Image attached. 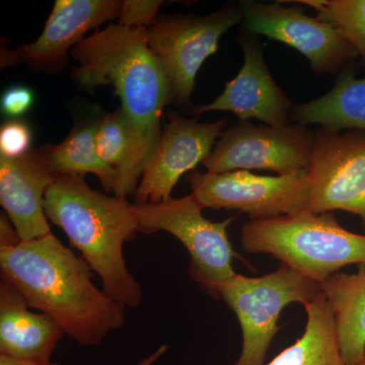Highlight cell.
Returning <instances> with one entry per match:
<instances>
[{
    "instance_id": "8",
    "label": "cell",
    "mask_w": 365,
    "mask_h": 365,
    "mask_svg": "<svg viewBox=\"0 0 365 365\" xmlns=\"http://www.w3.org/2000/svg\"><path fill=\"white\" fill-rule=\"evenodd\" d=\"M203 209L248 213L251 220L299 212L309 199L307 170L283 176H259L249 170L210 174L197 170L185 177Z\"/></svg>"
},
{
    "instance_id": "24",
    "label": "cell",
    "mask_w": 365,
    "mask_h": 365,
    "mask_svg": "<svg viewBox=\"0 0 365 365\" xmlns=\"http://www.w3.org/2000/svg\"><path fill=\"white\" fill-rule=\"evenodd\" d=\"M162 4V1L153 0H126L118 18V25L148 30L157 23L158 9Z\"/></svg>"
},
{
    "instance_id": "13",
    "label": "cell",
    "mask_w": 365,
    "mask_h": 365,
    "mask_svg": "<svg viewBox=\"0 0 365 365\" xmlns=\"http://www.w3.org/2000/svg\"><path fill=\"white\" fill-rule=\"evenodd\" d=\"M240 43L245 55L241 71L228 81L220 97L210 104L196 108L192 114L232 112L240 122L257 119L268 126H287L292 102L271 76L264 59L263 46L258 38L251 35L242 36Z\"/></svg>"
},
{
    "instance_id": "20",
    "label": "cell",
    "mask_w": 365,
    "mask_h": 365,
    "mask_svg": "<svg viewBox=\"0 0 365 365\" xmlns=\"http://www.w3.org/2000/svg\"><path fill=\"white\" fill-rule=\"evenodd\" d=\"M98 122L76 127L62 143L40 150L50 169L57 176L96 175L107 192H114L116 170L98 157L95 135Z\"/></svg>"
},
{
    "instance_id": "16",
    "label": "cell",
    "mask_w": 365,
    "mask_h": 365,
    "mask_svg": "<svg viewBox=\"0 0 365 365\" xmlns=\"http://www.w3.org/2000/svg\"><path fill=\"white\" fill-rule=\"evenodd\" d=\"M66 335L44 313L31 311L25 297L1 277L0 280V355L9 359L48 364Z\"/></svg>"
},
{
    "instance_id": "3",
    "label": "cell",
    "mask_w": 365,
    "mask_h": 365,
    "mask_svg": "<svg viewBox=\"0 0 365 365\" xmlns=\"http://www.w3.org/2000/svg\"><path fill=\"white\" fill-rule=\"evenodd\" d=\"M44 210L98 274L108 297L126 309L140 306L143 287L127 267L123 252L125 242L139 232L136 204L91 189L83 177L60 175L46 192Z\"/></svg>"
},
{
    "instance_id": "27",
    "label": "cell",
    "mask_w": 365,
    "mask_h": 365,
    "mask_svg": "<svg viewBox=\"0 0 365 365\" xmlns=\"http://www.w3.org/2000/svg\"><path fill=\"white\" fill-rule=\"evenodd\" d=\"M168 349H169V346L167 344L158 346L155 351L150 353V354L143 357V359L139 360L135 365H155L167 353Z\"/></svg>"
},
{
    "instance_id": "23",
    "label": "cell",
    "mask_w": 365,
    "mask_h": 365,
    "mask_svg": "<svg viewBox=\"0 0 365 365\" xmlns=\"http://www.w3.org/2000/svg\"><path fill=\"white\" fill-rule=\"evenodd\" d=\"M32 130L21 120H11L0 129V157L18 158L26 155L32 145Z\"/></svg>"
},
{
    "instance_id": "10",
    "label": "cell",
    "mask_w": 365,
    "mask_h": 365,
    "mask_svg": "<svg viewBox=\"0 0 365 365\" xmlns=\"http://www.w3.org/2000/svg\"><path fill=\"white\" fill-rule=\"evenodd\" d=\"M313 146L314 133L302 125L240 122L223 132L202 163L210 174L265 170L283 176L307 170Z\"/></svg>"
},
{
    "instance_id": "28",
    "label": "cell",
    "mask_w": 365,
    "mask_h": 365,
    "mask_svg": "<svg viewBox=\"0 0 365 365\" xmlns=\"http://www.w3.org/2000/svg\"><path fill=\"white\" fill-rule=\"evenodd\" d=\"M0 365H62L59 362H50L48 364H36L31 362L20 361V360L9 359V357L0 355Z\"/></svg>"
},
{
    "instance_id": "25",
    "label": "cell",
    "mask_w": 365,
    "mask_h": 365,
    "mask_svg": "<svg viewBox=\"0 0 365 365\" xmlns=\"http://www.w3.org/2000/svg\"><path fill=\"white\" fill-rule=\"evenodd\" d=\"M35 102V96L30 88L25 86H14L2 93L1 111L4 116L13 120L23 117L30 111Z\"/></svg>"
},
{
    "instance_id": "4",
    "label": "cell",
    "mask_w": 365,
    "mask_h": 365,
    "mask_svg": "<svg viewBox=\"0 0 365 365\" xmlns=\"http://www.w3.org/2000/svg\"><path fill=\"white\" fill-rule=\"evenodd\" d=\"M241 244L247 253L271 255L319 284L346 266L365 264V235L341 227L332 212L300 210L250 220L242 227Z\"/></svg>"
},
{
    "instance_id": "7",
    "label": "cell",
    "mask_w": 365,
    "mask_h": 365,
    "mask_svg": "<svg viewBox=\"0 0 365 365\" xmlns=\"http://www.w3.org/2000/svg\"><path fill=\"white\" fill-rule=\"evenodd\" d=\"M241 21V6L227 4L207 16H163L148 29V45L169 78L170 102L189 104L199 69Z\"/></svg>"
},
{
    "instance_id": "11",
    "label": "cell",
    "mask_w": 365,
    "mask_h": 365,
    "mask_svg": "<svg viewBox=\"0 0 365 365\" xmlns=\"http://www.w3.org/2000/svg\"><path fill=\"white\" fill-rule=\"evenodd\" d=\"M242 23L251 35H263L294 48L318 74L336 73L359 56L332 25L311 18L297 6L242 1Z\"/></svg>"
},
{
    "instance_id": "29",
    "label": "cell",
    "mask_w": 365,
    "mask_h": 365,
    "mask_svg": "<svg viewBox=\"0 0 365 365\" xmlns=\"http://www.w3.org/2000/svg\"><path fill=\"white\" fill-rule=\"evenodd\" d=\"M359 365H365V362H364V364H359Z\"/></svg>"
},
{
    "instance_id": "12",
    "label": "cell",
    "mask_w": 365,
    "mask_h": 365,
    "mask_svg": "<svg viewBox=\"0 0 365 365\" xmlns=\"http://www.w3.org/2000/svg\"><path fill=\"white\" fill-rule=\"evenodd\" d=\"M227 120L207 123L198 118L170 113L153 157L135 191L136 204L160 203L172 198L175 186L210 155Z\"/></svg>"
},
{
    "instance_id": "26",
    "label": "cell",
    "mask_w": 365,
    "mask_h": 365,
    "mask_svg": "<svg viewBox=\"0 0 365 365\" xmlns=\"http://www.w3.org/2000/svg\"><path fill=\"white\" fill-rule=\"evenodd\" d=\"M20 242L18 232L9 216L2 215L0 217V248L14 246Z\"/></svg>"
},
{
    "instance_id": "17",
    "label": "cell",
    "mask_w": 365,
    "mask_h": 365,
    "mask_svg": "<svg viewBox=\"0 0 365 365\" xmlns=\"http://www.w3.org/2000/svg\"><path fill=\"white\" fill-rule=\"evenodd\" d=\"M335 319L346 365L365 362V264L354 274L336 273L321 284Z\"/></svg>"
},
{
    "instance_id": "1",
    "label": "cell",
    "mask_w": 365,
    "mask_h": 365,
    "mask_svg": "<svg viewBox=\"0 0 365 365\" xmlns=\"http://www.w3.org/2000/svg\"><path fill=\"white\" fill-rule=\"evenodd\" d=\"M72 56L79 62L73 78L81 88L93 91L111 86L121 101L130 148L116 172L114 193L131 195L162 135L160 120L170 102L169 78L148 45L146 29L111 24L81 40Z\"/></svg>"
},
{
    "instance_id": "5",
    "label": "cell",
    "mask_w": 365,
    "mask_h": 365,
    "mask_svg": "<svg viewBox=\"0 0 365 365\" xmlns=\"http://www.w3.org/2000/svg\"><path fill=\"white\" fill-rule=\"evenodd\" d=\"M322 294L319 283L284 264L260 277L235 273L220 287V297L237 316L242 329L241 354L234 365H265L278 319L290 304H306Z\"/></svg>"
},
{
    "instance_id": "14",
    "label": "cell",
    "mask_w": 365,
    "mask_h": 365,
    "mask_svg": "<svg viewBox=\"0 0 365 365\" xmlns=\"http://www.w3.org/2000/svg\"><path fill=\"white\" fill-rule=\"evenodd\" d=\"M56 177L40 150L18 158L0 157V203L21 241L51 234L44 200Z\"/></svg>"
},
{
    "instance_id": "2",
    "label": "cell",
    "mask_w": 365,
    "mask_h": 365,
    "mask_svg": "<svg viewBox=\"0 0 365 365\" xmlns=\"http://www.w3.org/2000/svg\"><path fill=\"white\" fill-rule=\"evenodd\" d=\"M0 269L29 307L51 317L83 347L100 345L126 324V307L93 284L85 259L52 232L0 248Z\"/></svg>"
},
{
    "instance_id": "22",
    "label": "cell",
    "mask_w": 365,
    "mask_h": 365,
    "mask_svg": "<svg viewBox=\"0 0 365 365\" xmlns=\"http://www.w3.org/2000/svg\"><path fill=\"white\" fill-rule=\"evenodd\" d=\"M95 143L101 160L117 172L130 148L128 125L121 108L98 121Z\"/></svg>"
},
{
    "instance_id": "21",
    "label": "cell",
    "mask_w": 365,
    "mask_h": 365,
    "mask_svg": "<svg viewBox=\"0 0 365 365\" xmlns=\"http://www.w3.org/2000/svg\"><path fill=\"white\" fill-rule=\"evenodd\" d=\"M317 18L335 26L365 62V0H299Z\"/></svg>"
},
{
    "instance_id": "6",
    "label": "cell",
    "mask_w": 365,
    "mask_h": 365,
    "mask_svg": "<svg viewBox=\"0 0 365 365\" xmlns=\"http://www.w3.org/2000/svg\"><path fill=\"white\" fill-rule=\"evenodd\" d=\"M139 232H165L181 242L190 256L189 276L204 292L220 299V287L235 275V251L227 228L237 216L222 222H211L202 206L190 194L160 203L136 204Z\"/></svg>"
},
{
    "instance_id": "18",
    "label": "cell",
    "mask_w": 365,
    "mask_h": 365,
    "mask_svg": "<svg viewBox=\"0 0 365 365\" xmlns=\"http://www.w3.org/2000/svg\"><path fill=\"white\" fill-rule=\"evenodd\" d=\"M290 119L302 126L318 124L333 131H365V78L343 72L326 95L294 106Z\"/></svg>"
},
{
    "instance_id": "9",
    "label": "cell",
    "mask_w": 365,
    "mask_h": 365,
    "mask_svg": "<svg viewBox=\"0 0 365 365\" xmlns=\"http://www.w3.org/2000/svg\"><path fill=\"white\" fill-rule=\"evenodd\" d=\"M307 170L309 192L304 210L346 211L365 223V131L319 128Z\"/></svg>"
},
{
    "instance_id": "19",
    "label": "cell",
    "mask_w": 365,
    "mask_h": 365,
    "mask_svg": "<svg viewBox=\"0 0 365 365\" xmlns=\"http://www.w3.org/2000/svg\"><path fill=\"white\" fill-rule=\"evenodd\" d=\"M304 309L307 319L304 334L265 365H346L333 312L323 292Z\"/></svg>"
},
{
    "instance_id": "15",
    "label": "cell",
    "mask_w": 365,
    "mask_h": 365,
    "mask_svg": "<svg viewBox=\"0 0 365 365\" xmlns=\"http://www.w3.org/2000/svg\"><path fill=\"white\" fill-rule=\"evenodd\" d=\"M122 6L119 0H56L39 38L16 55L36 68L58 66L88 31L119 18Z\"/></svg>"
}]
</instances>
